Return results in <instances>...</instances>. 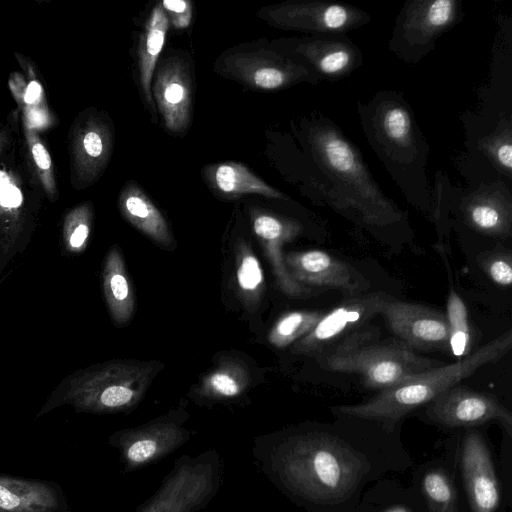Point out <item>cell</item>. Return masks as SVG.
Returning <instances> with one entry per match:
<instances>
[{
  "label": "cell",
  "instance_id": "6da1fadb",
  "mask_svg": "<svg viewBox=\"0 0 512 512\" xmlns=\"http://www.w3.org/2000/svg\"><path fill=\"white\" fill-rule=\"evenodd\" d=\"M269 466L294 494L320 503L343 500L365 471L364 459L354 449L322 433L286 438L270 452Z\"/></svg>",
  "mask_w": 512,
  "mask_h": 512
},
{
  "label": "cell",
  "instance_id": "7a4b0ae2",
  "mask_svg": "<svg viewBox=\"0 0 512 512\" xmlns=\"http://www.w3.org/2000/svg\"><path fill=\"white\" fill-rule=\"evenodd\" d=\"M511 345L512 333L509 330L454 363L439 365L407 377L395 386L380 391L367 402L339 406L335 410L349 417L392 425L412 410L430 403L479 368L499 360L510 350Z\"/></svg>",
  "mask_w": 512,
  "mask_h": 512
},
{
  "label": "cell",
  "instance_id": "3957f363",
  "mask_svg": "<svg viewBox=\"0 0 512 512\" xmlns=\"http://www.w3.org/2000/svg\"><path fill=\"white\" fill-rule=\"evenodd\" d=\"M162 367L156 361L111 360L78 370L56 386L38 416L61 405L97 414L131 410Z\"/></svg>",
  "mask_w": 512,
  "mask_h": 512
},
{
  "label": "cell",
  "instance_id": "277c9868",
  "mask_svg": "<svg viewBox=\"0 0 512 512\" xmlns=\"http://www.w3.org/2000/svg\"><path fill=\"white\" fill-rule=\"evenodd\" d=\"M43 196L29 164L18 108L0 117V248L9 256L31 228Z\"/></svg>",
  "mask_w": 512,
  "mask_h": 512
},
{
  "label": "cell",
  "instance_id": "5b68a950",
  "mask_svg": "<svg viewBox=\"0 0 512 512\" xmlns=\"http://www.w3.org/2000/svg\"><path fill=\"white\" fill-rule=\"evenodd\" d=\"M316 359L327 370L360 375L366 387L379 391L440 365L400 340H380L378 332L369 328L353 333Z\"/></svg>",
  "mask_w": 512,
  "mask_h": 512
},
{
  "label": "cell",
  "instance_id": "8992f818",
  "mask_svg": "<svg viewBox=\"0 0 512 512\" xmlns=\"http://www.w3.org/2000/svg\"><path fill=\"white\" fill-rule=\"evenodd\" d=\"M309 141L320 168L344 187V208L358 211L369 224L383 225L398 216L372 181L359 154L336 129L316 126Z\"/></svg>",
  "mask_w": 512,
  "mask_h": 512
},
{
  "label": "cell",
  "instance_id": "52a82bcc",
  "mask_svg": "<svg viewBox=\"0 0 512 512\" xmlns=\"http://www.w3.org/2000/svg\"><path fill=\"white\" fill-rule=\"evenodd\" d=\"M221 76L261 91L287 88L319 76L292 54L270 48H235L223 53L215 64Z\"/></svg>",
  "mask_w": 512,
  "mask_h": 512
},
{
  "label": "cell",
  "instance_id": "ba28073f",
  "mask_svg": "<svg viewBox=\"0 0 512 512\" xmlns=\"http://www.w3.org/2000/svg\"><path fill=\"white\" fill-rule=\"evenodd\" d=\"M114 142V126L106 112L89 107L77 114L68 132L69 177L74 190L82 191L101 178Z\"/></svg>",
  "mask_w": 512,
  "mask_h": 512
},
{
  "label": "cell",
  "instance_id": "9c48e42d",
  "mask_svg": "<svg viewBox=\"0 0 512 512\" xmlns=\"http://www.w3.org/2000/svg\"><path fill=\"white\" fill-rule=\"evenodd\" d=\"M219 475L212 452L179 460L140 512H196L215 493Z\"/></svg>",
  "mask_w": 512,
  "mask_h": 512
},
{
  "label": "cell",
  "instance_id": "30bf717a",
  "mask_svg": "<svg viewBox=\"0 0 512 512\" xmlns=\"http://www.w3.org/2000/svg\"><path fill=\"white\" fill-rule=\"evenodd\" d=\"M257 17L275 28L313 35L343 34L368 20L356 7L323 1H287L262 7Z\"/></svg>",
  "mask_w": 512,
  "mask_h": 512
},
{
  "label": "cell",
  "instance_id": "8fae6325",
  "mask_svg": "<svg viewBox=\"0 0 512 512\" xmlns=\"http://www.w3.org/2000/svg\"><path fill=\"white\" fill-rule=\"evenodd\" d=\"M388 297L389 295L383 292L352 296L327 314H323L314 328L293 344L292 351L317 358L364 328L379 314L382 303Z\"/></svg>",
  "mask_w": 512,
  "mask_h": 512
},
{
  "label": "cell",
  "instance_id": "7c38bea8",
  "mask_svg": "<svg viewBox=\"0 0 512 512\" xmlns=\"http://www.w3.org/2000/svg\"><path fill=\"white\" fill-rule=\"evenodd\" d=\"M151 93L165 129L174 135L186 133L193 107V77L188 58L171 55L162 60L154 71Z\"/></svg>",
  "mask_w": 512,
  "mask_h": 512
},
{
  "label": "cell",
  "instance_id": "4fadbf2b",
  "mask_svg": "<svg viewBox=\"0 0 512 512\" xmlns=\"http://www.w3.org/2000/svg\"><path fill=\"white\" fill-rule=\"evenodd\" d=\"M379 314L399 340L414 351L449 349L448 326L442 312L389 296L382 303Z\"/></svg>",
  "mask_w": 512,
  "mask_h": 512
},
{
  "label": "cell",
  "instance_id": "5bb4252c",
  "mask_svg": "<svg viewBox=\"0 0 512 512\" xmlns=\"http://www.w3.org/2000/svg\"><path fill=\"white\" fill-rule=\"evenodd\" d=\"M428 417L447 427L474 426L497 420L512 431L510 411L494 397L456 384L427 404Z\"/></svg>",
  "mask_w": 512,
  "mask_h": 512
},
{
  "label": "cell",
  "instance_id": "9a60e30c",
  "mask_svg": "<svg viewBox=\"0 0 512 512\" xmlns=\"http://www.w3.org/2000/svg\"><path fill=\"white\" fill-rule=\"evenodd\" d=\"M189 438V431L165 417L115 433L110 442L120 452L127 469L133 470L172 453Z\"/></svg>",
  "mask_w": 512,
  "mask_h": 512
},
{
  "label": "cell",
  "instance_id": "2e32d148",
  "mask_svg": "<svg viewBox=\"0 0 512 512\" xmlns=\"http://www.w3.org/2000/svg\"><path fill=\"white\" fill-rule=\"evenodd\" d=\"M290 276L307 288L328 287L358 295L369 287L366 279L346 262L321 250L284 254Z\"/></svg>",
  "mask_w": 512,
  "mask_h": 512
},
{
  "label": "cell",
  "instance_id": "e0dca14e",
  "mask_svg": "<svg viewBox=\"0 0 512 512\" xmlns=\"http://www.w3.org/2000/svg\"><path fill=\"white\" fill-rule=\"evenodd\" d=\"M253 232L261 244L273 270L276 284L286 295L305 298L314 290L297 283L289 274L282 247L302 232V226L295 220L255 209L251 212Z\"/></svg>",
  "mask_w": 512,
  "mask_h": 512
},
{
  "label": "cell",
  "instance_id": "ac0fdd59",
  "mask_svg": "<svg viewBox=\"0 0 512 512\" xmlns=\"http://www.w3.org/2000/svg\"><path fill=\"white\" fill-rule=\"evenodd\" d=\"M285 43L286 51L303 61L318 76L337 79L360 64L359 49L342 34L287 39Z\"/></svg>",
  "mask_w": 512,
  "mask_h": 512
},
{
  "label": "cell",
  "instance_id": "d6986e66",
  "mask_svg": "<svg viewBox=\"0 0 512 512\" xmlns=\"http://www.w3.org/2000/svg\"><path fill=\"white\" fill-rule=\"evenodd\" d=\"M457 12V2L454 0L410 3L395 29L394 47L400 46L402 54H416V50L424 52L454 22Z\"/></svg>",
  "mask_w": 512,
  "mask_h": 512
},
{
  "label": "cell",
  "instance_id": "ffe728a7",
  "mask_svg": "<svg viewBox=\"0 0 512 512\" xmlns=\"http://www.w3.org/2000/svg\"><path fill=\"white\" fill-rule=\"evenodd\" d=\"M462 473L473 512H495L499 505V486L484 439L469 432L463 442Z\"/></svg>",
  "mask_w": 512,
  "mask_h": 512
},
{
  "label": "cell",
  "instance_id": "44dd1931",
  "mask_svg": "<svg viewBox=\"0 0 512 512\" xmlns=\"http://www.w3.org/2000/svg\"><path fill=\"white\" fill-rule=\"evenodd\" d=\"M21 71L10 74L8 86L20 112L21 122L38 132L53 128L57 117L51 110L36 64L26 55L14 53Z\"/></svg>",
  "mask_w": 512,
  "mask_h": 512
},
{
  "label": "cell",
  "instance_id": "7402d4cb",
  "mask_svg": "<svg viewBox=\"0 0 512 512\" xmlns=\"http://www.w3.org/2000/svg\"><path fill=\"white\" fill-rule=\"evenodd\" d=\"M118 208L123 218L156 244L167 249L175 246L165 217L135 181H128L122 187Z\"/></svg>",
  "mask_w": 512,
  "mask_h": 512
},
{
  "label": "cell",
  "instance_id": "603a6c76",
  "mask_svg": "<svg viewBox=\"0 0 512 512\" xmlns=\"http://www.w3.org/2000/svg\"><path fill=\"white\" fill-rule=\"evenodd\" d=\"M373 135L377 151L385 154V159L395 155L407 156L408 152L415 154V130L407 108L395 102H381L376 108V120L373 124Z\"/></svg>",
  "mask_w": 512,
  "mask_h": 512
},
{
  "label": "cell",
  "instance_id": "cb8c5ba5",
  "mask_svg": "<svg viewBox=\"0 0 512 512\" xmlns=\"http://www.w3.org/2000/svg\"><path fill=\"white\" fill-rule=\"evenodd\" d=\"M169 25V20L161 4L157 3L145 22L138 44V83L144 104L153 120L157 116L151 93V84L158 59L165 44Z\"/></svg>",
  "mask_w": 512,
  "mask_h": 512
},
{
  "label": "cell",
  "instance_id": "d4e9b609",
  "mask_svg": "<svg viewBox=\"0 0 512 512\" xmlns=\"http://www.w3.org/2000/svg\"><path fill=\"white\" fill-rule=\"evenodd\" d=\"M102 286L105 301L115 325L123 326L131 319L135 297L125 262L118 246L108 250L102 269Z\"/></svg>",
  "mask_w": 512,
  "mask_h": 512
},
{
  "label": "cell",
  "instance_id": "484cf974",
  "mask_svg": "<svg viewBox=\"0 0 512 512\" xmlns=\"http://www.w3.org/2000/svg\"><path fill=\"white\" fill-rule=\"evenodd\" d=\"M205 178L219 194L234 198L245 194H258L269 198L286 196L238 162H223L205 167Z\"/></svg>",
  "mask_w": 512,
  "mask_h": 512
},
{
  "label": "cell",
  "instance_id": "4316f807",
  "mask_svg": "<svg viewBox=\"0 0 512 512\" xmlns=\"http://www.w3.org/2000/svg\"><path fill=\"white\" fill-rule=\"evenodd\" d=\"M56 490L46 483L0 476V512H55Z\"/></svg>",
  "mask_w": 512,
  "mask_h": 512
},
{
  "label": "cell",
  "instance_id": "83f0119b",
  "mask_svg": "<svg viewBox=\"0 0 512 512\" xmlns=\"http://www.w3.org/2000/svg\"><path fill=\"white\" fill-rule=\"evenodd\" d=\"M250 379L249 368L243 361L227 358L204 376L198 385L197 392L207 399H231L246 391Z\"/></svg>",
  "mask_w": 512,
  "mask_h": 512
},
{
  "label": "cell",
  "instance_id": "f1b7e54d",
  "mask_svg": "<svg viewBox=\"0 0 512 512\" xmlns=\"http://www.w3.org/2000/svg\"><path fill=\"white\" fill-rule=\"evenodd\" d=\"M21 129L26 155L43 196L55 202L59 198V188L51 154L37 130L23 122Z\"/></svg>",
  "mask_w": 512,
  "mask_h": 512
},
{
  "label": "cell",
  "instance_id": "f546056e",
  "mask_svg": "<svg viewBox=\"0 0 512 512\" xmlns=\"http://www.w3.org/2000/svg\"><path fill=\"white\" fill-rule=\"evenodd\" d=\"M236 281L244 303L253 306L264 292L262 267L251 246L240 239L235 247Z\"/></svg>",
  "mask_w": 512,
  "mask_h": 512
},
{
  "label": "cell",
  "instance_id": "4dcf8cb0",
  "mask_svg": "<svg viewBox=\"0 0 512 512\" xmlns=\"http://www.w3.org/2000/svg\"><path fill=\"white\" fill-rule=\"evenodd\" d=\"M464 215L468 224L482 233L502 237L510 235V212L496 200L476 198L466 205Z\"/></svg>",
  "mask_w": 512,
  "mask_h": 512
},
{
  "label": "cell",
  "instance_id": "1f68e13d",
  "mask_svg": "<svg viewBox=\"0 0 512 512\" xmlns=\"http://www.w3.org/2000/svg\"><path fill=\"white\" fill-rule=\"evenodd\" d=\"M94 209L90 201L82 202L64 215L61 237L63 248L69 254L85 251L91 236Z\"/></svg>",
  "mask_w": 512,
  "mask_h": 512
},
{
  "label": "cell",
  "instance_id": "d6a6232c",
  "mask_svg": "<svg viewBox=\"0 0 512 512\" xmlns=\"http://www.w3.org/2000/svg\"><path fill=\"white\" fill-rule=\"evenodd\" d=\"M445 317L449 333V350L459 360L471 353L472 332L466 305L452 286L447 299Z\"/></svg>",
  "mask_w": 512,
  "mask_h": 512
},
{
  "label": "cell",
  "instance_id": "836d02e7",
  "mask_svg": "<svg viewBox=\"0 0 512 512\" xmlns=\"http://www.w3.org/2000/svg\"><path fill=\"white\" fill-rule=\"evenodd\" d=\"M318 311H293L281 316L268 334L274 347L285 348L307 335L322 317Z\"/></svg>",
  "mask_w": 512,
  "mask_h": 512
},
{
  "label": "cell",
  "instance_id": "e575fe53",
  "mask_svg": "<svg viewBox=\"0 0 512 512\" xmlns=\"http://www.w3.org/2000/svg\"><path fill=\"white\" fill-rule=\"evenodd\" d=\"M422 489L431 512H458L457 492L444 471H429L422 480Z\"/></svg>",
  "mask_w": 512,
  "mask_h": 512
},
{
  "label": "cell",
  "instance_id": "d590c367",
  "mask_svg": "<svg viewBox=\"0 0 512 512\" xmlns=\"http://www.w3.org/2000/svg\"><path fill=\"white\" fill-rule=\"evenodd\" d=\"M483 268L493 282L500 286L512 283L511 255L507 252L491 253L482 261Z\"/></svg>",
  "mask_w": 512,
  "mask_h": 512
},
{
  "label": "cell",
  "instance_id": "8d00e7d4",
  "mask_svg": "<svg viewBox=\"0 0 512 512\" xmlns=\"http://www.w3.org/2000/svg\"><path fill=\"white\" fill-rule=\"evenodd\" d=\"M160 4L169 20V24L175 29H184L190 25L193 16L190 1L163 0Z\"/></svg>",
  "mask_w": 512,
  "mask_h": 512
},
{
  "label": "cell",
  "instance_id": "74e56055",
  "mask_svg": "<svg viewBox=\"0 0 512 512\" xmlns=\"http://www.w3.org/2000/svg\"><path fill=\"white\" fill-rule=\"evenodd\" d=\"M492 156L500 167L510 172L512 168V145L510 138L497 140L492 147Z\"/></svg>",
  "mask_w": 512,
  "mask_h": 512
},
{
  "label": "cell",
  "instance_id": "f35d334b",
  "mask_svg": "<svg viewBox=\"0 0 512 512\" xmlns=\"http://www.w3.org/2000/svg\"><path fill=\"white\" fill-rule=\"evenodd\" d=\"M386 512H409V511H407L405 508H402V507H396V508H393Z\"/></svg>",
  "mask_w": 512,
  "mask_h": 512
}]
</instances>
